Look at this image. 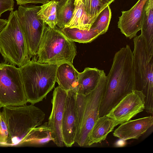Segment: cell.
I'll return each mask as SVG.
<instances>
[{
    "label": "cell",
    "instance_id": "cell-1",
    "mask_svg": "<svg viewBox=\"0 0 153 153\" xmlns=\"http://www.w3.org/2000/svg\"><path fill=\"white\" fill-rule=\"evenodd\" d=\"M135 90L133 55L127 45L115 53L107 76L105 91L100 105L99 117L105 116L125 96Z\"/></svg>",
    "mask_w": 153,
    "mask_h": 153
},
{
    "label": "cell",
    "instance_id": "cell-2",
    "mask_svg": "<svg viewBox=\"0 0 153 153\" xmlns=\"http://www.w3.org/2000/svg\"><path fill=\"white\" fill-rule=\"evenodd\" d=\"M106 84L107 76L103 71L94 90L85 94H76L75 143L80 146H87L89 134L99 118L100 105L105 91Z\"/></svg>",
    "mask_w": 153,
    "mask_h": 153
},
{
    "label": "cell",
    "instance_id": "cell-3",
    "mask_svg": "<svg viewBox=\"0 0 153 153\" xmlns=\"http://www.w3.org/2000/svg\"><path fill=\"white\" fill-rule=\"evenodd\" d=\"M59 64L41 63L33 59L19 68L27 102L34 105L46 98L54 87Z\"/></svg>",
    "mask_w": 153,
    "mask_h": 153
},
{
    "label": "cell",
    "instance_id": "cell-4",
    "mask_svg": "<svg viewBox=\"0 0 153 153\" xmlns=\"http://www.w3.org/2000/svg\"><path fill=\"white\" fill-rule=\"evenodd\" d=\"M132 52L135 90L145 96V109L153 112V49L149 47L145 39L141 34L134 37Z\"/></svg>",
    "mask_w": 153,
    "mask_h": 153
},
{
    "label": "cell",
    "instance_id": "cell-5",
    "mask_svg": "<svg viewBox=\"0 0 153 153\" xmlns=\"http://www.w3.org/2000/svg\"><path fill=\"white\" fill-rule=\"evenodd\" d=\"M37 54L41 63L73 64L76 48L57 26L53 28L46 24Z\"/></svg>",
    "mask_w": 153,
    "mask_h": 153
},
{
    "label": "cell",
    "instance_id": "cell-6",
    "mask_svg": "<svg viewBox=\"0 0 153 153\" xmlns=\"http://www.w3.org/2000/svg\"><path fill=\"white\" fill-rule=\"evenodd\" d=\"M31 104L3 107L9 135L5 144H19L33 128L42 124L45 114L40 108Z\"/></svg>",
    "mask_w": 153,
    "mask_h": 153
},
{
    "label": "cell",
    "instance_id": "cell-7",
    "mask_svg": "<svg viewBox=\"0 0 153 153\" xmlns=\"http://www.w3.org/2000/svg\"><path fill=\"white\" fill-rule=\"evenodd\" d=\"M7 20L6 25L0 33V53L6 63L20 67L30 58L17 10L11 11Z\"/></svg>",
    "mask_w": 153,
    "mask_h": 153
},
{
    "label": "cell",
    "instance_id": "cell-8",
    "mask_svg": "<svg viewBox=\"0 0 153 153\" xmlns=\"http://www.w3.org/2000/svg\"><path fill=\"white\" fill-rule=\"evenodd\" d=\"M26 99L19 68L1 63L0 66V108L7 106L26 105Z\"/></svg>",
    "mask_w": 153,
    "mask_h": 153
},
{
    "label": "cell",
    "instance_id": "cell-9",
    "mask_svg": "<svg viewBox=\"0 0 153 153\" xmlns=\"http://www.w3.org/2000/svg\"><path fill=\"white\" fill-rule=\"evenodd\" d=\"M40 6L19 5L17 16L21 28L26 39L29 56L37 54L46 24L37 16Z\"/></svg>",
    "mask_w": 153,
    "mask_h": 153
},
{
    "label": "cell",
    "instance_id": "cell-10",
    "mask_svg": "<svg viewBox=\"0 0 153 153\" xmlns=\"http://www.w3.org/2000/svg\"><path fill=\"white\" fill-rule=\"evenodd\" d=\"M145 96L135 90L125 96L106 115L113 120L117 126L130 120L145 109Z\"/></svg>",
    "mask_w": 153,
    "mask_h": 153
},
{
    "label": "cell",
    "instance_id": "cell-11",
    "mask_svg": "<svg viewBox=\"0 0 153 153\" xmlns=\"http://www.w3.org/2000/svg\"><path fill=\"white\" fill-rule=\"evenodd\" d=\"M67 91L59 86L53 91L52 108L48 124L51 130L53 142L58 147L65 146L62 133V122Z\"/></svg>",
    "mask_w": 153,
    "mask_h": 153
},
{
    "label": "cell",
    "instance_id": "cell-12",
    "mask_svg": "<svg viewBox=\"0 0 153 153\" xmlns=\"http://www.w3.org/2000/svg\"><path fill=\"white\" fill-rule=\"evenodd\" d=\"M76 93L67 91L62 122V133L65 146L71 147L75 143L76 134Z\"/></svg>",
    "mask_w": 153,
    "mask_h": 153
},
{
    "label": "cell",
    "instance_id": "cell-13",
    "mask_svg": "<svg viewBox=\"0 0 153 153\" xmlns=\"http://www.w3.org/2000/svg\"><path fill=\"white\" fill-rule=\"evenodd\" d=\"M147 1L138 0L129 10L122 11L118 27L127 38L131 39L134 37L141 30L143 8Z\"/></svg>",
    "mask_w": 153,
    "mask_h": 153
},
{
    "label": "cell",
    "instance_id": "cell-14",
    "mask_svg": "<svg viewBox=\"0 0 153 153\" xmlns=\"http://www.w3.org/2000/svg\"><path fill=\"white\" fill-rule=\"evenodd\" d=\"M153 125L152 116L129 120L121 124L113 132V135L124 140L138 139Z\"/></svg>",
    "mask_w": 153,
    "mask_h": 153
},
{
    "label": "cell",
    "instance_id": "cell-15",
    "mask_svg": "<svg viewBox=\"0 0 153 153\" xmlns=\"http://www.w3.org/2000/svg\"><path fill=\"white\" fill-rule=\"evenodd\" d=\"M79 74L73 64L68 63L59 64L56 71V81L58 86L64 90H71L76 93Z\"/></svg>",
    "mask_w": 153,
    "mask_h": 153
},
{
    "label": "cell",
    "instance_id": "cell-16",
    "mask_svg": "<svg viewBox=\"0 0 153 153\" xmlns=\"http://www.w3.org/2000/svg\"><path fill=\"white\" fill-rule=\"evenodd\" d=\"M104 70L96 68H85L79 72L77 82L76 94H85L94 90L97 86Z\"/></svg>",
    "mask_w": 153,
    "mask_h": 153
},
{
    "label": "cell",
    "instance_id": "cell-17",
    "mask_svg": "<svg viewBox=\"0 0 153 153\" xmlns=\"http://www.w3.org/2000/svg\"><path fill=\"white\" fill-rule=\"evenodd\" d=\"M117 126L114 121L106 116L99 117L95 122L89 134L87 146L104 140L108 134Z\"/></svg>",
    "mask_w": 153,
    "mask_h": 153
},
{
    "label": "cell",
    "instance_id": "cell-18",
    "mask_svg": "<svg viewBox=\"0 0 153 153\" xmlns=\"http://www.w3.org/2000/svg\"><path fill=\"white\" fill-rule=\"evenodd\" d=\"M92 24L86 12L82 0H75L74 8L72 18L65 27L89 30Z\"/></svg>",
    "mask_w": 153,
    "mask_h": 153
},
{
    "label": "cell",
    "instance_id": "cell-19",
    "mask_svg": "<svg viewBox=\"0 0 153 153\" xmlns=\"http://www.w3.org/2000/svg\"><path fill=\"white\" fill-rule=\"evenodd\" d=\"M53 140L51 129L48 125V122H45L32 129L19 144L26 143L40 146Z\"/></svg>",
    "mask_w": 153,
    "mask_h": 153
},
{
    "label": "cell",
    "instance_id": "cell-20",
    "mask_svg": "<svg viewBox=\"0 0 153 153\" xmlns=\"http://www.w3.org/2000/svg\"><path fill=\"white\" fill-rule=\"evenodd\" d=\"M141 30L149 47L153 49V0H148L144 6Z\"/></svg>",
    "mask_w": 153,
    "mask_h": 153
},
{
    "label": "cell",
    "instance_id": "cell-21",
    "mask_svg": "<svg viewBox=\"0 0 153 153\" xmlns=\"http://www.w3.org/2000/svg\"><path fill=\"white\" fill-rule=\"evenodd\" d=\"M60 29L70 40L80 43L91 42L100 35L97 32L91 29L89 30H83L66 27Z\"/></svg>",
    "mask_w": 153,
    "mask_h": 153
},
{
    "label": "cell",
    "instance_id": "cell-22",
    "mask_svg": "<svg viewBox=\"0 0 153 153\" xmlns=\"http://www.w3.org/2000/svg\"><path fill=\"white\" fill-rule=\"evenodd\" d=\"M57 2L51 0L40 6L37 13L38 18L51 28H54L57 23Z\"/></svg>",
    "mask_w": 153,
    "mask_h": 153
},
{
    "label": "cell",
    "instance_id": "cell-23",
    "mask_svg": "<svg viewBox=\"0 0 153 153\" xmlns=\"http://www.w3.org/2000/svg\"><path fill=\"white\" fill-rule=\"evenodd\" d=\"M75 0H62L57 3V23L60 29L64 28L71 19L74 8Z\"/></svg>",
    "mask_w": 153,
    "mask_h": 153
},
{
    "label": "cell",
    "instance_id": "cell-24",
    "mask_svg": "<svg viewBox=\"0 0 153 153\" xmlns=\"http://www.w3.org/2000/svg\"><path fill=\"white\" fill-rule=\"evenodd\" d=\"M111 12L109 5L107 6L98 15L90 29L100 35L107 31L111 17Z\"/></svg>",
    "mask_w": 153,
    "mask_h": 153
},
{
    "label": "cell",
    "instance_id": "cell-25",
    "mask_svg": "<svg viewBox=\"0 0 153 153\" xmlns=\"http://www.w3.org/2000/svg\"><path fill=\"white\" fill-rule=\"evenodd\" d=\"M87 14L93 23L98 15L108 5L102 0H82Z\"/></svg>",
    "mask_w": 153,
    "mask_h": 153
},
{
    "label": "cell",
    "instance_id": "cell-26",
    "mask_svg": "<svg viewBox=\"0 0 153 153\" xmlns=\"http://www.w3.org/2000/svg\"><path fill=\"white\" fill-rule=\"evenodd\" d=\"M8 135V128L4 114L0 111V143H6Z\"/></svg>",
    "mask_w": 153,
    "mask_h": 153
},
{
    "label": "cell",
    "instance_id": "cell-27",
    "mask_svg": "<svg viewBox=\"0 0 153 153\" xmlns=\"http://www.w3.org/2000/svg\"><path fill=\"white\" fill-rule=\"evenodd\" d=\"M14 5L13 0H0V17L3 13L13 10Z\"/></svg>",
    "mask_w": 153,
    "mask_h": 153
},
{
    "label": "cell",
    "instance_id": "cell-28",
    "mask_svg": "<svg viewBox=\"0 0 153 153\" xmlns=\"http://www.w3.org/2000/svg\"><path fill=\"white\" fill-rule=\"evenodd\" d=\"M17 5H22L29 4H43L46 3L50 0H15Z\"/></svg>",
    "mask_w": 153,
    "mask_h": 153
},
{
    "label": "cell",
    "instance_id": "cell-29",
    "mask_svg": "<svg viewBox=\"0 0 153 153\" xmlns=\"http://www.w3.org/2000/svg\"><path fill=\"white\" fill-rule=\"evenodd\" d=\"M7 22V19H0V33L6 25Z\"/></svg>",
    "mask_w": 153,
    "mask_h": 153
},
{
    "label": "cell",
    "instance_id": "cell-30",
    "mask_svg": "<svg viewBox=\"0 0 153 153\" xmlns=\"http://www.w3.org/2000/svg\"><path fill=\"white\" fill-rule=\"evenodd\" d=\"M105 4L109 5L114 0H102Z\"/></svg>",
    "mask_w": 153,
    "mask_h": 153
},
{
    "label": "cell",
    "instance_id": "cell-31",
    "mask_svg": "<svg viewBox=\"0 0 153 153\" xmlns=\"http://www.w3.org/2000/svg\"><path fill=\"white\" fill-rule=\"evenodd\" d=\"M53 1H55L57 2V3L59 2L62 0H52Z\"/></svg>",
    "mask_w": 153,
    "mask_h": 153
},
{
    "label": "cell",
    "instance_id": "cell-32",
    "mask_svg": "<svg viewBox=\"0 0 153 153\" xmlns=\"http://www.w3.org/2000/svg\"><path fill=\"white\" fill-rule=\"evenodd\" d=\"M1 63H0V66H1Z\"/></svg>",
    "mask_w": 153,
    "mask_h": 153
}]
</instances>
